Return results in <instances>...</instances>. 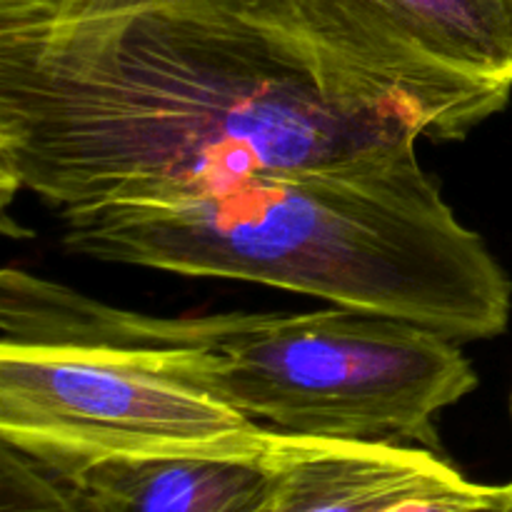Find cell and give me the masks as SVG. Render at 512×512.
I'll return each mask as SVG.
<instances>
[{"instance_id": "2", "label": "cell", "mask_w": 512, "mask_h": 512, "mask_svg": "<svg viewBox=\"0 0 512 512\" xmlns=\"http://www.w3.org/2000/svg\"><path fill=\"white\" fill-rule=\"evenodd\" d=\"M63 245L105 263L273 285L455 343L505 333L512 283L415 148L248 178L175 200L60 210Z\"/></svg>"}, {"instance_id": "5", "label": "cell", "mask_w": 512, "mask_h": 512, "mask_svg": "<svg viewBox=\"0 0 512 512\" xmlns=\"http://www.w3.org/2000/svg\"><path fill=\"white\" fill-rule=\"evenodd\" d=\"M273 490L263 512H395L478 488L420 445L275 433Z\"/></svg>"}, {"instance_id": "10", "label": "cell", "mask_w": 512, "mask_h": 512, "mask_svg": "<svg viewBox=\"0 0 512 512\" xmlns=\"http://www.w3.org/2000/svg\"><path fill=\"white\" fill-rule=\"evenodd\" d=\"M150 3H158V0H65L58 20L100 18V15L125 13V10L143 8V5Z\"/></svg>"}, {"instance_id": "3", "label": "cell", "mask_w": 512, "mask_h": 512, "mask_svg": "<svg viewBox=\"0 0 512 512\" xmlns=\"http://www.w3.org/2000/svg\"><path fill=\"white\" fill-rule=\"evenodd\" d=\"M105 323L255 425L295 438L438 453L435 418L478 385L448 335L348 308L203 318L105 308Z\"/></svg>"}, {"instance_id": "9", "label": "cell", "mask_w": 512, "mask_h": 512, "mask_svg": "<svg viewBox=\"0 0 512 512\" xmlns=\"http://www.w3.org/2000/svg\"><path fill=\"white\" fill-rule=\"evenodd\" d=\"M65 0H0V35L30 33L58 20Z\"/></svg>"}, {"instance_id": "6", "label": "cell", "mask_w": 512, "mask_h": 512, "mask_svg": "<svg viewBox=\"0 0 512 512\" xmlns=\"http://www.w3.org/2000/svg\"><path fill=\"white\" fill-rule=\"evenodd\" d=\"M273 445L255 455L115 458L63 478L73 512H263L273 490Z\"/></svg>"}, {"instance_id": "7", "label": "cell", "mask_w": 512, "mask_h": 512, "mask_svg": "<svg viewBox=\"0 0 512 512\" xmlns=\"http://www.w3.org/2000/svg\"><path fill=\"white\" fill-rule=\"evenodd\" d=\"M458 73L512 85V0H365Z\"/></svg>"}, {"instance_id": "1", "label": "cell", "mask_w": 512, "mask_h": 512, "mask_svg": "<svg viewBox=\"0 0 512 512\" xmlns=\"http://www.w3.org/2000/svg\"><path fill=\"white\" fill-rule=\"evenodd\" d=\"M510 93L365 0H158L0 35V175L58 210L190 198L460 140Z\"/></svg>"}, {"instance_id": "4", "label": "cell", "mask_w": 512, "mask_h": 512, "mask_svg": "<svg viewBox=\"0 0 512 512\" xmlns=\"http://www.w3.org/2000/svg\"><path fill=\"white\" fill-rule=\"evenodd\" d=\"M0 335V440L60 475L115 458L255 455L275 440L63 285L5 270Z\"/></svg>"}, {"instance_id": "8", "label": "cell", "mask_w": 512, "mask_h": 512, "mask_svg": "<svg viewBox=\"0 0 512 512\" xmlns=\"http://www.w3.org/2000/svg\"><path fill=\"white\" fill-rule=\"evenodd\" d=\"M395 512H512V483L503 488L478 485L470 493L418 500V503H410Z\"/></svg>"}]
</instances>
